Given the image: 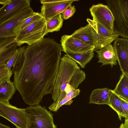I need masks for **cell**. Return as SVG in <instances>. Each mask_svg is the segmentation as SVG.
Returning a JSON list of instances; mask_svg holds the SVG:
<instances>
[{"label":"cell","instance_id":"obj_7","mask_svg":"<svg viewBox=\"0 0 128 128\" xmlns=\"http://www.w3.org/2000/svg\"><path fill=\"white\" fill-rule=\"evenodd\" d=\"M35 12L30 7L0 24V39L15 37L16 35L14 30L16 28L22 21L33 14Z\"/></svg>","mask_w":128,"mask_h":128},{"label":"cell","instance_id":"obj_10","mask_svg":"<svg viewBox=\"0 0 128 128\" xmlns=\"http://www.w3.org/2000/svg\"><path fill=\"white\" fill-rule=\"evenodd\" d=\"M30 0H9L0 8V24L30 7Z\"/></svg>","mask_w":128,"mask_h":128},{"label":"cell","instance_id":"obj_25","mask_svg":"<svg viewBox=\"0 0 128 128\" xmlns=\"http://www.w3.org/2000/svg\"><path fill=\"white\" fill-rule=\"evenodd\" d=\"M13 72L12 70H9L6 67V64L0 65V82L6 78L10 79Z\"/></svg>","mask_w":128,"mask_h":128},{"label":"cell","instance_id":"obj_2","mask_svg":"<svg viewBox=\"0 0 128 128\" xmlns=\"http://www.w3.org/2000/svg\"><path fill=\"white\" fill-rule=\"evenodd\" d=\"M79 69L76 63L70 58L65 56L61 58L52 94L54 102L48 107L50 110L65 99L68 93L74 89L70 85V81L73 75Z\"/></svg>","mask_w":128,"mask_h":128},{"label":"cell","instance_id":"obj_6","mask_svg":"<svg viewBox=\"0 0 128 128\" xmlns=\"http://www.w3.org/2000/svg\"><path fill=\"white\" fill-rule=\"evenodd\" d=\"M0 116L14 124L16 128H28L29 118L25 108H18L9 101H0Z\"/></svg>","mask_w":128,"mask_h":128},{"label":"cell","instance_id":"obj_24","mask_svg":"<svg viewBox=\"0 0 128 128\" xmlns=\"http://www.w3.org/2000/svg\"><path fill=\"white\" fill-rule=\"evenodd\" d=\"M84 72L80 69L77 70L72 76L70 82V85L74 89H77L79 85L85 79Z\"/></svg>","mask_w":128,"mask_h":128},{"label":"cell","instance_id":"obj_9","mask_svg":"<svg viewBox=\"0 0 128 128\" xmlns=\"http://www.w3.org/2000/svg\"><path fill=\"white\" fill-rule=\"evenodd\" d=\"M90 11L93 20L107 29H112L114 18L107 6L100 3L93 5Z\"/></svg>","mask_w":128,"mask_h":128},{"label":"cell","instance_id":"obj_16","mask_svg":"<svg viewBox=\"0 0 128 128\" xmlns=\"http://www.w3.org/2000/svg\"><path fill=\"white\" fill-rule=\"evenodd\" d=\"M111 92V90L106 88L94 90L90 95L89 104L109 106Z\"/></svg>","mask_w":128,"mask_h":128},{"label":"cell","instance_id":"obj_31","mask_svg":"<svg viewBox=\"0 0 128 128\" xmlns=\"http://www.w3.org/2000/svg\"><path fill=\"white\" fill-rule=\"evenodd\" d=\"M0 128H11L10 127L0 123Z\"/></svg>","mask_w":128,"mask_h":128},{"label":"cell","instance_id":"obj_29","mask_svg":"<svg viewBox=\"0 0 128 128\" xmlns=\"http://www.w3.org/2000/svg\"><path fill=\"white\" fill-rule=\"evenodd\" d=\"M119 128H128V118H125L124 122L120 125Z\"/></svg>","mask_w":128,"mask_h":128},{"label":"cell","instance_id":"obj_1","mask_svg":"<svg viewBox=\"0 0 128 128\" xmlns=\"http://www.w3.org/2000/svg\"><path fill=\"white\" fill-rule=\"evenodd\" d=\"M18 48L12 70L14 84L26 104L38 105L44 96L52 94L62 47L48 38Z\"/></svg>","mask_w":128,"mask_h":128},{"label":"cell","instance_id":"obj_3","mask_svg":"<svg viewBox=\"0 0 128 128\" xmlns=\"http://www.w3.org/2000/svg\"><path fill=\"white\" fill-rule=\"evenodd\" d=\"M114 18L112 29L118 36L128 38V0H107Z\"/></svg>","mask_w":128,"mask_h":128},{"label":"cell","instance_id":"obj_13","mask_svg":"<svg viewBox=\"0 0 128 128\" xmlns=\"http://www.w3.org/2000/svg\"><path fill=\"white\" fill-rule=\"evenodd\" d=\"M77 0H63L62 2L43 4L40 13L44 18L47 21L61 14L68 6Z\"/></svg>","mask_w":128,"mask_h":128},{"label":"cell","instance_id":"obj_20","mask_svg":"<svg viewBox=\"0 0 128 128\" xmlns=\"http://www.w3.org/2000/svg\"><path fill=\"white\" fill-rule=\"evenodd\" d=\"M15 39V37L0 39V58L18 48Z\"/></svg>","mask_w":128,"mask_h":128},{"label":"cell","instance_id":"obj_8","mask_svg":"<svg viewBox=\"0 0 128 128\" xmlns=\"http://www.w3.org/2000/svg\"><path fill=\"white\" fill-rule=\"evenodd\" d=\"M87 20L93 28L96 40L94 50H98L107 46L118 38V35L113 29H107L93 20L88 19Z\"/></svg>","mask_w":128,"mask_h":128},{"label":"cell","instance_id":"obj_5","mask_svg":"<svg viewBox=\"0 0 128 128\" xmlns=\"http://www.w3.org/2000/svg\"><path fill=\"white\" fill-rule=\"evenodd\" d=\"M29 118L28 128H57L52 114L39 104L25 108Z\"/></svg>","mask_w":128,"mask_h":128},{"label":"cell","instance_id":"obj_17","mask_svg":"<svg viewBox=\"0 0 128 128\" xmlns=\"http://www.w3.org/2000/svg\"><path fill=\"white\" fill-rule=\"evenodd\" d=\"M13 82L6 78L0 82V101H9L16 90Z\"/></svg>","mask_w":128,"mask_h":128},{"label":"cell","instance_id":"obj_15","mask_svg":"<svg viewBox=\"0 0 128 128\" xmlns=\"http://www.w3.org/2000/svg\"><path fill=\"white\" fill-rule=\"evenodd\" d=\"M96 51L98 59V62L101 63L102 66L109 65L112 68L117 64L116 55L111 44Z\"/></svg>","mask_w":128,"mask_h":128},{"label":"cell","instance_id":"obj_30","mask_svg":"<svg viewBox=\"0 0 128 128\" xmlns=\"http://www.w3.org/2000/svg\"><path fill=\"white\" fill-rule=\"evenodd\" d=\"M9 0H0V4L4 5L6 4Z\"/></svg>","mask_w":128,"mask_h":128},{"label":"cell","instance_id":"obj_26","mask_svg":"<svg viewBox=\"0 0 128 128\" xmlns=\"http://www.w3.org/2000/svg\"><path fill=\"white\" fill-rule=\"evenodd\" d=\"M76 11L74 6L71 4L66 8L62 13L63 19L65 20L69 18L74 14Z\"/></svg>","mask_w":128,"mask_h":128},{"label":"cell","instance_id":"obj_14","mask_svg":"<svg viewBox=\"0 0 128 128\" xmlns=\"http://www.w3.org/2000/svg\"><path fill=\"white\" fill-rule=\"evenodd\" d=\"M71 35L89 45L94 46L95 48L96 46V41L93 30L89 24L75 30Z\"/></svg>","mask_w":128,"mask_h":128},{"label":"cell","instance_id":"obj_12","mask_svg":"<svg viewBox=\"0 0 128 128\" xmlns=\"http://www.w3.org/2000/svg\"><path fill=\"white\" fill-rule=\"evenodd\" d=\"M63 51L67 50L77 53H84L94 50L95 47L89 45L71 35H64L60 40Z\"/></svg>","mask_w":128,"mask_h":128},{"label":"cell","instance_id":"obj_18","mask_svg":"<svg viewBox=\"0 0 128 128\" xmlns=\"http://www.w3.org/2000/svg\"><path fill=\"white\" fill-rule=\"evenodd\" d=\"M94 50L84 53H77L67 50L64 51V56L70 58L78 64L82 68H84L86 65L92 60L94 56Z\"/></svg>","mask_w":128,"mask_h":128},{"label":"cell","instance_id":"obj_11","mask_svg":"<svg viewBox=\"0 0 128 128\" xmlns=\"http://www.w3.org/2000/svg\"><path fill=\"white\" fill-rule=\"evenodd\" d=\"M113 47L121 71L128 76V40L118 38L114 41Z\"/></svg>","mask_w":128,"mask_h":128},{"label":"cell","instance_id":"obj_27","mask_svg":"<svg viewBox=\"0 0 128 128\" xmlns=\"http://www.w3.org/2000/svg\"><path fill=\"white\" fill-rule=\"evenodd\" d=\"M18 52L17 48L11 57L6 64V68L9 70H12L11 68L12 67L17 57Z\"/></svg>","mask_w":128,"mask_h":128},{"label":"cell","instance_id":"obj_21","mask_svg":"<svg viewBox=\"0 0 128 128\" xmlns=\"http://www.w3.org/2000/svg\"><path fill=\"white\" fill-rule=\"evenodd\" d=\"M63 21L64 19L61 14L46 21L45 35L49 32L59 31L62 26Z\"/></svg>","mask_w":128,"mask_h":128},{"label":"cell","instance_id":"obj_19","mask_svg":"<svg viewBox=\"0 0 128 128\" xmlns=\"http://www.w3.org/2000/svg\"><path fill=\"white\" fill-rule=\"evenodd\" d=\"M112 90L120 97L128 102V76L122 73L114 89Z\"/></svg>","mask_w":128,"mask_h":128},{"label":"cell","instance_id":"obj_23","mask_svg":"<svg viewBox=\"0 0 128 128\" xmlns=\"http://www.w3.org/2000/svg\"><path fill=\"white\" fill-rule=\"evenodd\" d=\"M42 18L43 17L40 13L35 12L33 14L22 21L14 30L16 36L25 28Z\"/></svg>","mask_w":128,"mask_h":128},{"label":"cell","instance_id":"obj_28","mask_svg":"<svg viewBox=\"0 0 128 128\" xmlns=\"http://www.w3.org/2000/svg\"><path fill=\"white\" fill-rule=\"evenodd\" d=\"M121 108L124 118H128V102L121 98Z\"/></svg>","mask_w":128,"mask_h":128},{"label":"cell","instance_id":"obj_22","mask_svg":"<svg viewBox=\"0 0 128 128\" xmlns=\"http://www.w3.org/2000/svg\"><path fill=\"white\" fill-rule=\"evenodd\" d=\"M109 101L110 104L109 106L116 112L118 118L121 120L122 118L124 117V116L121 108V98L111 90Z\"/></svg>","mask_w":128,"mask_h":128},{"label":"cell","instance_id":"obj_4","mask_svg":"<svg viewBox=\"0 0 128 128\" xmlns=\"http://www.w3.org/2000/svg\"><path fill=\"white\" fill-rule=\"evenodd\" d=\"M46 21L42 18L20 31L15 37L17 46L24 43L31 45L44 38L46 32Z\"/></svg>","mask_w":128,"mask_h":128}]
</instances>
